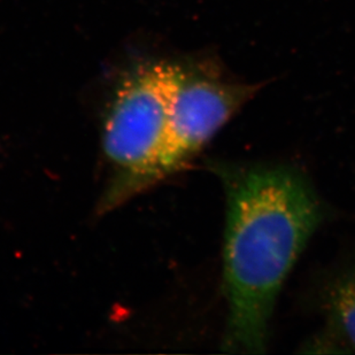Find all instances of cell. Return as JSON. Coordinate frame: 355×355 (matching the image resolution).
<instances>
[{"label":"cell","instance_id":"1","mask_svg":"<svg viewBox=\"0 0 355 355\" xmlns=\"http://www.w3.org/2000/svg\"><path fill=\"white\" fill-rule=\"evenodd\" d=\"M227 197L223 284L228 320L222 349L262 354L278 295L324 220L309 178L288 164H211Z\"/></svg>","mask_w":355,"mask_h":355},{"label":"cell","instance_id":"2","mask_svg":"<svg viewBox=\"0 0 355 355\" xmlns=\"http://www.w3.org/2000/svg\"><path fill=\"white\" fill-rule=\"evenodd\" d=\"M181 64L152 62L131 71L115 91L105 119L103 148L115 175L103 209H111L151 185L167 141Z\"/></svg>","mask_w":355,"mask_h":355},{"label":"cell","instance_id":"3","mask_svg":"<svg viewBox=\"0 0 355 355\" xmlns=\"http://www.w3.org/2000/svg\"><path fill=\"white\" fill-rule=\"evenodd\" d=\"M258 91V84L228 80L207 66H183L151 184L183 169Z\"/></svg>","mask_w":355,"mask_h":355},{"label":"cell","instance_id":"4","mask_svg":"<svg viewBox=\"0 0 355 355\" xmlns=\"http://www.w3.org/2000/svg\"><path fill=\"white\" fill-rule=\"evenodd\" d=\"M329 331L337 345L355 351V269L332 282L325 295Z\"/></svg>","mask_w":355,"mask_h":355}]
</instances>
